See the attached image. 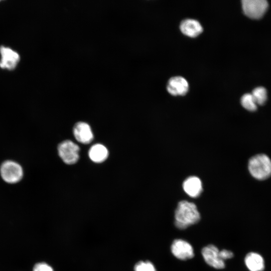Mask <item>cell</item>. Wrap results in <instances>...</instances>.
Wrapping results in <instances>:
<instances>
[{
	"label": "cell",
	"instance_id": "obj_1",
	"mask_svg": "<svg viewBox=\"0 0 271 271\" xmlns=\"http://www.w3.org/2000/svg\"><path fill=\"white\" fill-rule=\"evenodd\" d=\"M200 219V213L194 203L186 200L179 202L175 212V225L178 228L186 229Z\"/></svg>",
	"mask_w": 271,
	"mask_h": 271
},
{
	"label": "cell",
	"instance_id": "obj_2",
	"mask_svg": "<svg viewBox=\"0 0 271 271\" xmlns=\"http://www.w3.org/2000/svg\"><path fill=\"white\" fill-rule=\"evenodd\" d=\"M248 170L254 178L266 179L271 176V160L266 155H256L249 160Z\"/></svg>",
	"mask_w": 271,
	"mask_h": 271
},
{
	"label": "cell",
	"instance_id": "obj_3",
	"mask_svg": "<svg viewBox=\"0 0 271 271\" xmlns=\"http://www.w3.org/2000/svg\"><path fill=\"white\" fill-rule=\"evenodd\" d=\"M241 3L244 14L253 19L261 18L268 7V2L265 0H243Z\"/></svg>",
	"mask_w": 271,
	"mask_h": 271
},
{
	"label": "cell",
	"instance_id": "obj_4",
	"mask_svg": "<svg viewBox=\"0 0 271 271\" xmlns=\"http://www.w3.org/2000/svg\"><path fill=\"white\" fill-rule=\"evenodd\" d=\"M0 171L3 180L9 183H16L19 182L23 176L21 166L12 161L4 162L1 167Z\"/></svg>",
	"mask_w": 271,
	"mask_h": 271
},
{
	"label": "cell",
	"instance_id": "obj_5",
	"mask_svg": "<svg viewBox=\"0 0 271 271\" xmlns=\"http://www.w3.org/2000/svg\"><path fill=\"white\" fill-rule=\"evenodd\" d=\"M58 154L63 161L68 165L77 162L79 159V147L72 141L66 140L58 147Z\"/></svg>",
	"mask_w": 271,
	"mask_h": 271
},
{
	"label": "cell",
	"instance_id": "obj_6",
	"mask_svg": "<svg viewBox=\"0 0 271 271\" xmlns=\"http://www.w3.org/2000/svg\"><path fill=\"white\" fill-rule=\"evenodd\" d=\"M171 250L172 254L181 260H187L194 256V250L192 245L187 241L177 239L174 240Z\"/></svg>",
	"mask_w": 271,
	"mask_h": 271
},
{
	"label": "cell",
	"instance_id": "obj_7",
	"mask_svg": "<svg viewBox=\"0 0 271 271\" xmlns=\"http://www.w3.org/2000/svg\"><path fill=\"white\" fill-rule=\"evenodd\" d=\"M219 252V249L213 244L205 246L201 251L202 256L208 265L216 269H222L225 267V263L220 258Z\"/></svg>",
	"mask_w": 271,
	"mask_h": 271
},
{
	"label": "cell",
	"instance_id": "obj_8",
	"mask_svg": "<svg viewBox=\"0 0 271 271\" xmlns=\"http://www.w3.org/2000/svg\"><path fill=\"white\" fill-rule=\"evenodd\" d=\"M1 59L0 67L4 69L13 70L20 61V56L17 52L10 48L2 46L0 48Z\"/></svg>",
	"mask_w": 271,
	"mask_h": 271
},
{
	"label": "cell",
	"instance_id": "obj_9",
	"mask_svg": "<svg viewBox=\"0 0 271 271\" xmlns=\"http://www.w3.org/2000/svg\"><path fill=\"white\" fill-rule=\"evenodd\" d=\"M167 89L172 95H184L188 91L189 84L183 77L175 76L168 81Z\"/></svg>",
	"mask_w": 271,
	"mask_h": 271
},
{
	"label": "cell",
	"instance_id": "obj_10",
	"mask_svg": "<svg viewBox=\"0 0 271 271\" xmlns=\"http://www.w3.org/2000/svg\"><path fill=\"white\" fill-rule=\"evenodd\" d=\"M73 133L77 141L83 144H89L93 138L90 126L85 122L76 123L73 128Z\"/></svg>",
	"mask_w": 271,
	"mask_h": 271
},
{
	"label": "cell",
	"instance_id": "obj_11",
	"mask_svg": "<svg viewBox=\"0 0 271 271\" xmlns=\"http://www.w3.org/2000/svg\"><path fill=\"white\" fill-rule=\"evenodd\" d=\"M183 188L189 196L193 198L197 197L202 191V183L199 178L191 176L184 181Z\"/></svg>",
	"mask_w": 271,
	"mask_h": 271
},
{
	"label": "cell",
	"instance_id": "obj_12",
	"mask_svg": "<svg viewBox=\"0 0 271 271\" xmlns=\"http://www.w3.org/2000/svg\"><path fill=\"white\" fill-rule=\"evenodd\" d=\"M181 32L185 35L190 37H195L203 31V28L200 23L194 19H185L180 24Z\"/></svg>",
	"mask_w": 271,
	"mask_h": 271
},
{
	"label": "cell",
	"instance_id": "obj_13",
	"mask_svg": "<svg viewBox=\"0 0 271 271\" xmlns=\"http://www.w3.org/2000/svg\"><path fill=\"white\" fill-rule=\"evenodd\" d=\"M246 266L249 271H262L264 269V260L258 253L250 252L244 259Z\"/></svg>",
	"mask_w": 271,
	"mask_h": 271
},
{
	"label": "cell",
	"instance_id": "obj_14",
	"mask_svg": "<svg viewBox=\"0 0 271 271\" xmlns=\"http://www.w3.org/2000/svg\"><path fill=\"white\" fill-rule=\"evenodd\" d=\"M108 152L107 149L101 144L92 146L89 151L90 159L94 162L101 163L107 158Z\"/></svg>",
	"mask_w": 271,
	"mask_h": 271
},
{
	"label": "cell",
	"instance_id": "obj_15",
	"mask_svg": "<svg viewBox=\"0 0 271 271\" xmlns=\"http://www.w3.org/2000/svg\"><path fill=\"white\" fill-rule=\"evenodd\" d=\"M257 104L263 105L267 100V91L266 89L262 86L255 88L251 93Z\"/></svg>",
	"mask_w": 271,
	"mask_h": 271
},
{
	"label": "cell",
	"instance_id": "obj_16",
	"mask_svg": "<svg viewBox=\"0 0 271 271\" xmlns=\"http://www.w3.org/2000/svg\"><path fill=\"white\" fill-rule=\"evenodd\" d=\"M241 104L246 109L254 111L257 109V104L251 94L245 93L241 98Z\"/></svg>",
	"mask_w": 271,
	"mask_h": 271
},
{
	"label": "cell",
	"instance_id": "obj_17",
	"mask_svg": "<svg viewBox=\"0 0 271 271\" xmlns=\"http://www.w3.org/2000/svg\"><path fill=\"white\" fill-rule=\"evenodd\" d=\"M134 271H156L154 264L149 261H140L134 266Z\"/></svg>",
	"mask_w": 271,
	"mask_h": 271
},
{
	"label": "cell",
	"instance_id": "obj_18",
	"mask_svg": "<svg viewBox=\"0 0 271 271\" xmlns=\"http://www.w3.org/2000/svg\"><path fill=\"white\" fill-rule=\"evenodd\" d=\"M32 271H54V269L48 263L44 262H40L34 265Z\"/></svg>",
	"mask_w": 271,
	"mask_h": 271
},
{
	"label": "cell",
	"instance_id": "obj_19",
	"mask_svg": "<svg viewBox=\"0 0 271 271\" xmlns=\"http://www.w3.org/2000/svg\"><path fill=\"white\" fill-rule=\"evenodd\" d=\"M219 254L220 258L224 261L225 260L230 259L233 256V252L227 249L219 250Z\"/></svg>",
	"mask_w": 271,
	"mask_h": 271
}]
</instances>
